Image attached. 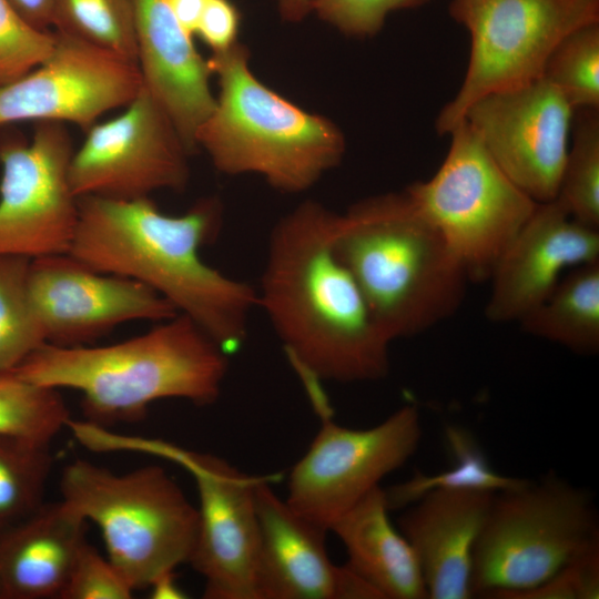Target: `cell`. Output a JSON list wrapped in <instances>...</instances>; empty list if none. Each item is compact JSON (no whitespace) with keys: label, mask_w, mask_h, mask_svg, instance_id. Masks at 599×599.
<instances>
[{"label":"cell","mask_w":599,"mask_h":599,"mask_svg":"<svg viewBox=\"0 0 599 599\" xmlns=\"http://www.w3.org/2000/svg\"><path fill=\"white\" fill-rule=\"evenodd\" d=\"M502 599H579L570 569L565 566L554 576L531 588L508 593Z\"/></svg>","instance_id":"cell-36"},{"label":"cell","mask_w":599,"mask_h":599,"mask_svg":"<svg viewBox=\"0 0 599 599\" xmlns=\"http://www.w3.org/2000/svg\"><path fill=\"white\" fill-rule=\"evenodd\" d=\"M29 291L47 343L58 346L91 345L122 323L179 314L149 286L94 271L69 253L31 260Z\"/></svg>","instance_id":"cell-16"},{"label":"cell","mask_w":599,"mask_h":599,"mask_svg":"<svg viewBox=\"0 0 599 599\" xmlns=\"http://www.w3.org/2000/svg\"><path fill=\"white\" fill-rule=\"evenodd\" d=\"M124 108L87 130L84 142L73 152L69 181L78 199L133 200L186 186L192 152L167 113L144 87Z\"/></svg>","instance_id":"cell-13"},{"label":"cell","mask_w":599,"mask_h":599,"mask_svg":"<svg viewBox=\"0 0 599 599\" xmlns=\"http://www.w3.org/2000/svg\"><path fill=\"white\" fill-rule=\"evenodd\" d=\"M599 541L589 491L555 475L496 493L478 536L471 597L502 599L547 580Z\"/></svg>","instance_id":"cell-7"},{"label":"cell","mask_w":599,"mask_h":599,"mask_svg":"<svg viewBox=\"0 0 599 599\" xmlns=\"http://www.w3.org/2000/svg\"><path fill=\"white\" fill-rule=\"evenodd\" d=\"M260 522L257 587L260 599H383L347 565L327 555V529L293 510L256 477Z\"/></svg>","instance_id":"cell-17"},{"label":"cell","mask_w":599,"mask_h":599,"mask_svg":"<svg viewBox=\"0 0 599 599\" xmlns=\"http://www.w3.org/2000/svg\"><path fill=\"white\" fill-rule=\"evenodd\" d=\"M32 27L48 31L52 28L54 0H8Z\"/></svg>","instance_id":"cell-37"},{"label":"cell","mask_w":599,"mask_h":599,"mask_svg":"<svg viewBox=\"0 0 599 599\" xmlns=\"http://www.w3.org/2000/svg\"><path fill=\"white\" fill-rule=\"evenodd\" d=\"M49 445L0 437V535L44 504L52 467Z\"/></svg>","instance_id":"cell-26"},{"label":"cell","mask_w":599,"mask_h":599,"mask_svg":"<svg viewBox=\"0 0 599 599\" xmlns=\"http://www.w3.org/2000/svg\"><path fill=\"white\" fill-rule=\"evenodd\" d=\"M446 438L455 456L454 467L435 475L417 471L409 480L389 491L385 490L389 509L408 506L434 489L498 493L522 487L529 481L497 473L476 440L464 428L448 426Z\"/></svg>","instance_id":"cell-24"},{"label":"cell","mask_w":599,"mask_h":599,"mask_svg":"<svg viewBox=\"0 0 599 599\" xmlns=\"http://www.w3.org/2000/svg\"><path fill=\"white\" fill-rule=\"evenodd\" d=\"M573 113L565 97L540 77L479 98L463 119L502 172L535 202L545 203L559 189Z\"/></svg>","instance_id":"cell-14"},{"label":"cell","mask_w":599,"mask_h":599,"mask_svg":"<svg viewBox=\"0 0 599 599\" xmlns=\"http://www.w3.org/2000/svg\"><path fill=\"white\" fill-rule=\"evenodd\" d=\"M227 356L194 321L179 313L106 346L45 343L9 373L38 385L80 392L85 420L108 427L144 418L160 399L213 404L227 373Z\"/></svg>","instance_id":"cell-3"},{"label":"cell","mask_w":599,"mask_h":599,"mask_svg":"<svg viewBox=\"0 0 599 599\" xmlns=\"http://www.w3.org/2000/svg\"><path fill=\"white\" fill-rule=\"evenodd\" d=\"M54 44V32L32 27L8 0H0V85L21 78L42 63Z\"/></svg>","instance_id":"cell-31"},{"label":"cell","mask_w":599,"mask_h":599,"mask_svg":"<svg viewBox=\"0 0 599 599\" xmlns=\"http://www.w3.org/2000/svg\"><path fill=\"white\" fill-rule=\"evenodd\" d=\"M240 12L231 0H210L205 7L195 34L213 51L229 50L236 42Z\"/></svg>","instance_id":"cell-34"},{"label":"cell","mask_w":599,"mask_h":599,"mask_svg":"<svg viewBox=\"0 0 599 599\" xmlns=\"http://www.w3.org/2000/svg\"><path fill=\"white\" fill-rule=\"evenodd\" d=\"M88 521L60 500L0 535V599L60 598Z\"/></svg>","instance_id":"cell-21"},{"label":"cell","mask_w":599,"mask_h":599,"mask_svg":"<svg viewBox=\"0 0 599 599\" xmlns=\"http://www.w3.org/2000/svg\"><path fill=\"white\" fill-rule=\"evenodd\" d=\"M136 63L143 87L167 113L191 152L215 108L207 61L175 17L170 0H131Z\"/></svg>","instance_id":"cell-19"},{"label":"cell","mask_w":599,"mask_h":599,"mask_svg":"<svg viewBox=\"0 0 599 599\" xmlns=\"http://www.w3.org/2000/svg\"><path fill=\"white\" fill-rule=\"evenodd\" d=\"M385 490L379 486L332 527L345 546L347 566L372 585L383 599L428 598L417 557L388 518Z\"/></svg>","instance_id":"cell-22"},{"label":"cell","mask_w":599,"mask_h":599,"mask_svg":"<svg viewBox=\"0 0 599 599\" xmlns=\"http://www.w3.org/2000/svg\"><path fill=\"white\" fill-rule=\"evenodd\" d=\"M60 389L0 375V437L50 444L71 419Z\"/></svg>","instance_id":"cell-28"},{"label":"cell","mask_w":599,"mask_h":599,"mask_svg":"<svg viewBox=\"0 0 599 599\" xmlns=\"http://www.w3.org/2000/svg\"><path fill=\"white\" fill-rule=\"evenodd\" d=\"M333 250L392 342L434 327L464 301L465 267L405 191L338 214Z\"/></svg>","instance_id":"cell-4"},{"label":"cell","mask_w":599,"mask_h":599,"mask_svg":"<svg viewBox=\"0 0 599 599\" xmlns=\"http://www.w3.org/2000/svg\"><path fill=\"white\" fill-rule=\"evenodd\" d=\"M31 260L0 255V375L47 343L29 291Z\"/></svg>","instance_id":"cell-27"},{"label":"cell","mask_w":599,"mask_h":599,"mask_svg":"<svg viewBox=\"0 0 599 599\" xmlns=\"http://www.w3.org/2000/svg\"><path fill=\"white\" fill-rule=\"evenodd\" d=\"M556 200L575 221L599 230V112L577 109Z\"/></svg>","instance_id":"cell-25"},{"label":"cell","mask_w":599,"mask_h":599,"mask_svg":"<svg viewBox=\"0 0 599 599\" xmlns=\"http://www.w3.org/2000/svg\"><path fill=\"white\" fill-rule=\"evenodd\" d=\"M496 493L434 489L398 519L412 546L428 598L467 599L473 555Z\"/></svg>","instance_id":"cell-20"},{"label":"cell","mask_w":599,"mask_h":599,"mask_svg":"<svg viewBox=\"0 0 599 599\" xmlns=\"http://www.w3.org/2000/svg\"><path fill=\"white\" fill-rule=\"evenodd\" d=\"M448 134L450 145L440 167L405 192L444 236L469 281L481 282L490 278L538 203L502 172L466 120Z\"/></svg>","instance_id":"cell-8"},{"label":"cell","mask_w":599,"mask_h":599,"mask_svg":"<svg viewBox=\"0 0 599 599\" xmlns=\"http://www.w3.org/2000/svg\"><path fill=\"white\" fill-rule=\"evenodd\" d=\"M223 224L217 197L167 215L149 197H79V219L69 254L88 267L135 280L169 301L229 355L244 344L256 287L206 264L201 250Z\"/></svg>","instance_id":"cell-2"},{"label":"cell","mask_w":599,"mask_h":599,"mask_svg":"<svg viewBox=\"0 0 599 599\" xmlns=\"http://www.w3.org/2000/svg\"><path fill=\"white\" fill-rule=\"evenodd\" d=\"M93 443L101 453L152 454L185 468L195 480L200 499L197 538L189 564L204 579V598L260 599L256 477L213 454L115 434L108 428L97 430Z\"/></svg>","instance_id":"cell-10"},{"label":"cell","mask_w":599,"mask_h":599,"mask_svg":"<svg viewBox=\"0 0 599 599\" xmlns=\"http://www.w3.org/2000/svg\"><path fill=\"white\" fill-rule=\"evenodd\" d=\"M133 588L108 559L85 541L60 598L62 599H129Z\"/></svg>","instance_id":"cell-32"},{"label":"cell","mask_w":599,"mask_h":599,"mask_svg":"<svg viewBox=\"0 0 599 599\" xmlns=\"http://www.w3.org/2000/svg\"><path fill=\"white\" fill-rule=\"evenodd\" d=\"M522 331L580 355L599 351V261L573 267L519 322Z\"/></svg>","instance_id":"cell-23"},{"label":"cell","mask_w":599,"mask_h":599,"mask_svg":"<svg viewBox=\"0 0 599 599\" xmlns=\"http://www.w3.org/2000/svg\"><path fill=\"white\" fill-rule=\"evenodd\" d=\"M337 215L306 201L281 217L256 287L257 307L308 390L321 380L373 382L389 372L392 341L333 250Z\"/></svg>","instance_id":"cell-1"},{"label":"cell","mask_w":599,"mask_h":599,"mask_svg":"<svg viewBox=\"0 0 599 599\" xmlns=\"http://www.w3.org/2000/svg\"><path fill=\"white\" fill-rule=\"evenodd\" d=\"M52 28L136 63L131 0H54Z\"/></svg>","instance_id":"cell-29"},{"label":"cell","mask_w":599,"mask_h":599,"mask_svg":"<svg viewBox=\"0 0 599 599\" xmlns=\"http://www.w3.org/2000/svg\"><path fill=\"white\" fill-rule=\"evenodd\" d=\"M430 0H313L312 11L348 35L370 37L395 10L420 7Z\"/></svg>","instance_id":"cell-33"},{"label":"cell","mask_w":599,"mask_h":599,"mask_svg":"<svg viewBox=\"0 0 599 599\" xmlns=\"http://www.w3.org/2000/svg\"><path fill=\"white\" fill-rule=\"evenodd\" d=\"M210 0H170L171 8L181 26L194 35L200 18Z\"/></svg>","instance_id":"cell-38"},{"label":"cell","mask_w":599,"mask_h":599,"mask_svg":"<svg viewBox=\"0 0 599 599\" xmlns=\"http://www.w3.org/2000/svg\"><path fill=\"white\" fill-rule=\"evenodd\" d=\"M73 152L62 122H35L30 142L0 135V255L69 252L79 219L69 181Z\"/></svg>","instance_id":"cell-12"},{"label":"cell","mask_w":599,"mask_h":599,"mask_svg":"<svg viewBox=\"0 0 599 599\" xmlns=\"http://www.w3.org/2000/svg\"><path fill=\"white\" fill-rule=\"evenodd\" d=\"M575 109L599 108V22L583 26L551 52L542 75Z\"/></svg>","instance_id":"cell-30"},{"label":"cell","mask_w":599,"mask_h":599,"mask_svg":"<svg viewBox=\"0 0 599 599\" xmlns=\"http://www.w3.org/2000/svg\"><path fill=\"white\" fill-rule=\"evenodd\" d=\"M60 491L62 501L100 528L108 559L133 590L152 587L190 561L197 507L163 467L119 475L75 459L62 473Z\"/></svg>","instance_id":"cell-6"},{"label":"cell","mask_w":599,"mask_h":599,"mask_svg":"<svg viewBox=\"0 0 599 599\" xmlns=\"http://www.w3.org/2000/svg\"><path fill=\"white\" fill-rule=\"evenodd\" d=\"M313 0H278L282 18L290 22H298L312 11Z\"/></svg>","instance_id":"cell-39"},{"label":"cell","mask_w":599,"mask_h":599,"mask_svg":"<svg viewBox=\"0 0 599 599\" xmlns=\"http://www.w3.org/2000/svg\"><path fill=\"white\" fill-rule=\"evenodd\" d=\"M576 581L579 599L599 597V541L578 552L566 565Z\"/></svg>","instance_id":"cell-35"},{"label":"cell","mask_w":599,"mask_h":599,"mask_svg":"<svg viewBox=\"0 0 599 599\" xmlns=\"http://www.w3.org/2000/svg\"><path fill=\"white\" fill-rule=\"evenodd\" d=\"M322 424L306 454L295 464L285 501L301 516L327 529L379 481L416 451L422 424L407 404L376 426L353 429L334 423L325 402Z\"/></svg>","instance_id":"cell-11"},{"label":"cell","mask_w":599,"mask_h":599,"mask_svg":"<svg viewBox=\"0 0 599 599\" xmlns=\"http://www.w3.org/2000/svg\"><path fill=\"white\" fill-rule=\"evenodd\" d=\"M599 261V230L556 201L538 203L497 261L485 312L494 323L519 322L554 291L567 268Z\"/></svg>","instance_id":"cell-18"},{"label":"cell","mask_w":599,"mask_h":599,"mask_svg":"<svg viewBox=\"0 0 599 599\" xmlns=\"http://www.w3.org/2000/svg\"><path fill=\"white\" fill-rule=\"evenodd\" d=\"M449 11L468 30L470 52L458 92L436 119L439 134L479 98L540 78L565 37L599 22V0H453Z\"/></svg>","instance_id":"cell-9"},{"label":"cell","mask_w":599,"mask_h":599,"mask_svg":"<svg viewBox=\"0 0 599 599\" xmlns=\"http://www.w3.org/2000/svg\"><path fill=\"white\" fill-rule=\"evenodd\" d=\"M51 54L0 85V126L22 121L70 122L89 130L104 113L128 105L143 87L135 62L54 31Z\"/></svg>","instance_id":"cell-15"},{"label":"cell","mask_w":599,"mask_h":599,"mask_svg":"<svg viewBox=\"0 0 599 599\" xmlns=\"http://www.w3.org/2000/svg\"><path fill=\"white\" fill-rule=\"evenodd\" d=\"M206 61L220 92L196 133V145L219 171L260 174L280 191L298 193L341 162L345 140L339 129L262 83L250 69L243 44Z\"/></svg>","instance_id":"cell-5"}]
</instances>
